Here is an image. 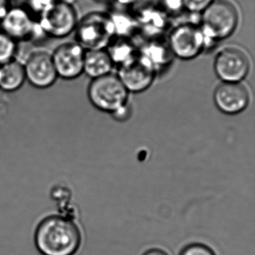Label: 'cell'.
I'll return each instance as SVG.
<instances>
[{"mask_svg": "<svg viewBox=\"0 0 255 255\" xmlns=\"http://www.w3.org/2000/svg\"><path fill=\"white\" fill-rule=\"evenodd\" d=\"M82 234L74 219L62 214L46 216L34 234L35 249L41 255H74L81 246Z\"/></svg>", "mask_w": 255, "mask_h": 255, "instance_id": "6da1fadb", "label": "cell"}, {"mask_svg": "<svg viewBox=\"0 0 255 255\" xmlns=\"http://www.w3.org/2000/svg\"><path fill=\"white\" fill-rule=\"evenodd\" d=\"M240 22L238 8L231 0H214L201 14L199 25L207 41L218 42L231 37Z\"/></svg>", "mask_w": 255, "mask_h": 255, "instance_id": "7a4b0ae2", "label": "cell"}, {"mask_svg": "<svg viewBox=\"0 0 255 255\" xmlns=\"http://www.w3.org/2000/svg\"><path fill=\"white\" fill-rule=\"evenodd\" d=\"M74 35L76 42L86 50L107 49L116 37L111 15L101 11H92L80 17Z\"/></svg>", "mask_w": 255, "mask_h": 255, "instance_id": "3957f363", "label": "cell"}, {"mask_svg": "<svg viewBox=\"0 0 255 255\" xmlns=\"http://www.w3.org/2000/svg\"><path fill=\"white\" fill-rule=\"evenodd\" d=\"M87 96L95 108L113 113L128 104L129 92L117 74L111 73L91 80Z\"/></svg>", "mask_w": 255, "mask_h": 255, "instance_id": "277c9868", "label": "cell"}, {"mask_svg": "<svg viewBox=\"0 0 255 255\" xmlns=\"http://www.w3.org/2000/svg\"><path fill=\"white\" fill-rule=\"evenodd\" d=\"M80 18L77 7L72 2L57 0L37 19L48 38L64 39L74 33Z\"/></svg>", "mask_w": 255, "mask_h": 255, "instance_id": "5b68a950", "label": "cell"}, {"mask_svg": "<svg viewBox=\"0 0 255 255\" xmlns=\"http://www.w3.org/2000/svg\"><path fill=\"white\" fill-rule=\"evenodd\" d=\"M167 42L173 56L185 61L198 57L207 47L199 25L192 23L175 26L170 32Z\"/></svg>", "mask_w": 255, "mask_h": 255, "instance_id": "8992f818", "label": "cell"}, {"mask_svg": "<svg viewBox=\"0 0 255 255\" xmlns=\"http://www.w3.org/2000/svg\"><path fill=\"white\" fill-rule=\"evenodd\" d=\"M213 68L221 81L241 83L250 72V58L240 47L228 46L218 52Z\"/></svg>", "mask_w": 255, "mask_h": 255, "instance_id": "52a82bcc", "label": "cell"}, {"mask_svg": "<svg viewBox=\"0 0 255 255\" xmlns=\"http://www.w3.org/2000/svg\"><path fill=\"white\" fill-rule=\"evenodd\" d=\"M23 65L26 81L35 89H50L59 79L51 52L46 50H34L28 55Z\"/></svg>", "mask_w": 255, "mask_h": 255, "instance_id": "ba28073f", "label": "cell"}, {"mask_svg": "<svg viewBox=\"0 0 255 255\" xmlns=\"http://www.w3.org/2000/svg\"><path fill=\"white\" fill-rule=\"evenodd\" d=\"M85 52L75 41L62 43L55 48L52 58L59 79L74 80L83 74Z\"/></svg>", "mask_w": 255, "mask_h": 255, "instance_id": "9c48e42d", "label": "cell"}, {"mask_svg": "<svg viewBox=\"0 0 255 255\" xmlns=\"http://www.w3.org/2000/svg\"><path fill=\"white\" fill-rule=\"evenodd\" d=\"M156 71L138 55L136 58L119 67L117 76L128 92L140 93L153 84Z\"/></svg>", "mask_w": 255, "mask_h": 255, "instance_id": "30bf717a", "label": "cell"}, {"mask_svg": "<svg viewBox=\"0 0 255 255\" xmlns=\"http://www.w3.org/2000/svg\"><path fill=\"white\" fill-rule=\"evenodd\" d=\"M36 22V17L25 5H11L0 21V29L18 44L30 42Z\"/></svg>", "mask_w": 255, "mask_h": 255, "instance_id": "8fae6325", "label": "cell"}, {"mask_svg": "<svg viewBox=\"0 0 255 255\" xmlns=\"http://www.w3.org/2000/svg\"><path fill=\"white\" fill-rule=\"evenodd\" d=\"M213 100L221 112L227 115H236L246 110L250 101V93L243 82H222L215 89Z\"/></svg>", "mask_w": 255, "mask_h": 255, "instance_id": "7c38bea8", "label": "cell"}, {"mask_svg": "<svg viewBox=\"0 0 255 255\" xmlns=\"http://www.w3.org/2000/svg\"><path fill=\"white\" fill-rule=\"evenodd\" d=\"M114 63L107 49L88 50L85 52L83 74L89 78H98L111 74Z\"/></svg>", "mask_w": 255, "mask_h": 255, "instance_id": "4fadbf2b", "label": "cell"}, {"mask_svg": "<svg viewBox=\"0 0 255 255\" xmlns=\"http://www.w3.org/2000/svg\"><path fill=\"white\" fill-rule=\"evenodd\" d=\"M26 82L24 65L18 59L0 65V91L6 93L17 92Z\"/></svg>", "mask_w": 255, "mask_h": 255, "instance_id": "5bb4252c", "label": "cell"}, {"mask_svg": "<svg viewBox=\"0 0 255 255\" xmlns=\"http://www.w3.org/2000/svg\"><path fill=\"white\" fill-rule=\"evenodd\" d=\"M138 55L145 59L156 73L168 65L171 57L174 56L168 47V42L165 44L159 41L147 42L142 48L138 49Z\"/></svg>", "mask_w": 255, "mask_h": 255, "instance_id": "9a60e30c", "label": "cell"}, {"mask_svg": "<svg viewBox=\"0 0 255 255\" xmlns=\"http://www.w3.org/2000/svg\"><path fill=\"white\" fill-rule=\"evenodd\" d=\"M107 51L115 65H125L138 56V49L129 38L116 37L107 47Z\"/></svg>", "mask_w": 255, "mask_h": 255, "instance_id": "2e32d148", "label": "cell"}, {"mask_svg": "<svg viewBox=\"0 0 255 255\" xmlns=\"http://www.w3.org/2000/svg\"><path fill=\"white\" fill-rule=\"evenodd\" d=\"M19 44L0 29V65L17 59Z\"/></svg>", "mask_w": 255, "mask_h": 255, "instance_id": "e0dca14e", "label": "cell"}, {"mask_svg": "<svg viewBox=\"0 0 255 255\" xmlns=\"http://www.w3.org/2000/svg\"><path fill=\"white\" fill-rule=\"evenodd\" d=\"M56 2L57 0H26L25 6L36 18H38Z\"/></svg>", "mask_w": 255, "mask_h": 255, "instance_id": "ac0fdd59", "label": "cell"}, {"mask_svg": "<svg viewBox=\"0 0 255 255\" xmlns=\"http://www.w3.org/2000/svg\"><path fill=\"white\" fill-rule=\"evenodd\" d=\"M214 0H183V8L192 14H201Z\"/></svg>", "mask_w": 255, "mask_h": 255, "instance_id": "d6986e66", "label": "cell"}, {"mask_svg": "<svg viewBox=\"0 0 255 255\" xmlns=\"http://www.w3.org/2000/svg\"><path fill=\"white\" fill-rule=\"evenodd\" d=\"M180 255H214V254L204 245L192 244L186 246Z\"/></svg>", "mask_w": 255, "mask_h": 255, "instance_id": "ffe728a7", "label": "cell"}, {"mask_svg": "<svg viewBox=\"0 0 255 255\" xmlns=\"http://www.w3.org/2000/svg\"><path fill=\"white\" fill-rule=\"evenodd\" d=\"M114 116L115 119L119 121H125V119H128L129 116V109L128 107V104L124 106L122 108L118 110L115 113H112Z\"/></svg>", "mask_w": 255, "mask_h": 255, "instance_id": "44dd1931", "label": "cell"}, {"mask_svg": "<svg viewBox=\"0 0 255 255\" xmlns=\"http://www.w3.org/2000/svg\"><path fill=\"white\" fill-rule=\"evenodd\" d=\"M11 7V2L8 0H0V21Z\"/></svg>", "mask_w": 255, "mask_h": 255, "instance_id": "7402d4cb", "label": "cell"}, {"mask_svg": "<svg viewBox=\"0 0 255 255\" xmlns=\"http://www.w3.org/2000/svg\"><path fill=\"white\" fill-rule=\"evenodd\" d=\"M115 1L124 6H129V5H135V3L139 2L140 0H115Z\"/></svg>", "mask_w": 255, "mask_h": 255, "instance_id": "603a6c76", "label": "cell"}, {"mask_svg": "<svg viewBox=\"0 0 255 255\" xmlns=\"http://www.w3.org/2000/svg\"><path fill=\"white\" fill-rule=\"evenodd\" d=\"M144 255H168L163 251L159 250V249H152L146 252Z\"/></svg>", "mask_w": 255, "mask_h": 255, "instance_id": "cb8c5ba5", "label": "cell"}, {"mask_svg": "<svg viewBox=\"0 0 255 255\" xmlns=\"http://www.w3.org/2000/svg\"><path fill=\"white\" fill-rule=\"evenodd\" d=\"M96 1H98V2H110V1H112V0H96Z\"/></svg>", "mask_w": 255, "mask_h": 255, "instance_id": "d4e9b609", "label": "cell"}, {"mask_svg": "<svg viewBox=\"0 0 255 255\" xmlns=\"http://www.w3.org/2000/svg\"><path fill=\"white\" fill-rule=\"evenodd\" d=\"M10 2H12V1H19V0H8Z\"/></svg>", "mask_w": 255, "mask_h": 255, "instance_id": "484cf974", "label": "cell"}]
</instances>
